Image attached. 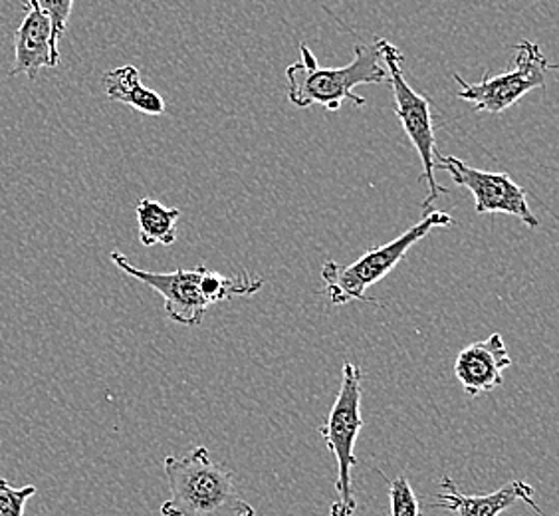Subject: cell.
<instances>
[{
  "label": "cell",
  "instance_id": "5bb4252c",
  "mask_svg": "<svg viewBox=\"0 0 559 516\" xmlns=\"http://www.w3.org/2000/svg\"><path fill=\"white\" fill-rule=\"evenodd\" d=\"M389 501L391 516H420L419 501L405 474L389 481Z\"/></svg>",
  "mask_w": 559,
  "mask_h": 516
},
{
  "label": "cell",
  "instance_id": "5b68a950",
  "mask_svg": "<svg viewBox=\"0 0 559 516\" xmlns=\"http://www.w3.org/2000/svg\"><path fill=\"white\" fill-rule=\"evenodd\" d=\"M361 384H364V372L352 362H345L337 398L328 420L320 427V435L328 445V449L334 453L335 462H337V477H335L337 501H334V505L330 508V516H354L357 511L352 473H354V467H357L355 442L366 423L361 418V394H364Z\"/></svg>",
  "mask_w": 559,
  "mask_h": 516
},
{
  "label": "cell",
  "instance_id": "7a4b0ae2",
  "mask_svg": "<svg viewBox=\"0 0 559 516\" xmlns=\"http://www.w3.org/2000/svg\"><path fill=\"white\" fill-rule=\"evenodd\" d=\"M171 496L162 505L163 516H257L235 484L233 471L213 461L206 447L163 461Z\"/></svg>",
  "mask_w": 559,
  "mask_h": 516
},
{
  "label": "cell",
  "instance_id": "3957f363",
  "mask_svg": "<svg viewBox=\"0 0 559 516\" xmlns=\"http://www.w3.org/2000/svg\"><path fill=\"white\" fill-rule=\"evenodd\" d=\"M354 60L342 68H322L310 46L300 44V60L286 68L288 99L296 108L322 106L328 112H340L345 99L364 108L367 99L355 94V87L385 84L388 70L379 64L376 44L355 46Z\"/></svg>",
  "mask_w": 559,
  "mask_h": 516
},
{
  "label": "cell",
  "instance_id": "4fadbf2b",
  "mask_svg": "<svg viewBox=\"0 0 559 516\" xmlns=\"http://www.w3.org/2000/svg\"><path fill=\"white\" fill-rule=\"evenodd\" d=\"M138 226H140V241L143 247L163 245L171 247L177 241V223L181 219V211L165 207L157 199L143 197L138 207Z\"/></svg>",
  "mask_w": 559,
  "mask_h": 516
},
{
  "label": "cell",
  "instance_id": "ba28073f",
  "mask_svg": "<svg viewBox=\"0 0 559 516\" xmlns=\"http://www.w3.org/2000/svg\"><path fill=\"white\" fill-rule=\"evenodd\" d=\"M435 169L449 173L454 184L468 189L478 215H510L530 228H538L539 219L527 204V195L508 173L483 172L473 165L437 151Z\"/></svg>",
  "mask_w": 559,
  "mask_h": 516
},
{
  "label": "cell",
  "instance_id": "8fae6325",
  "mask_svg": "<svg viewBox=\"0 0 559 516\" xmlns=\"http://www.w3.org/2000/svg\"><path fill=\"white\" fill-rule=\"evenodd\" d=\"M60 50L52 43L50 21L34 7L24 2V19L14 33V64L11 75L36 78L43 68H58Z\"/></svg>",
  "mask_w": 559,
  "mask_h": 516
},
{
  "label": "cell",
  "instance_id": "277c9868",
  "mask_svg": "<svg viewBox=\"0 0 559 516\" xmlns=\"http://www.w3.org/2000/svg\"><path fill=\"white\" fill-rule=\"evenodd\" d=\"M451 215L442 211H430L417 225L407 228L401 237L393 238L388 245L371 248L352 265L342 267L334 260H328L322 267L323 289L335 306H345L349 302H376L366 292L393 272L399 262L407 257L411 248L441 226H452Z\"/></svg>",
  "mask_w": 559,
  "mask_h": 516
},
{
  "label": "cell",
  "instance_id": "7c38bea8",
  "mask_svg": "<svg viewBox=\"0 0 559 516\" xmlns=\"http://www.w3.org/2000/svg\"><path fill=\"white\" fill-rule=\"evenodd\" d=\"M102 86L111 102L126 104L145 116H163L167 109L165 99L141 82L140 70L135 66L109 70L102 80Z\"/></svg>",
  "mask_w": 559,
  "mask_h": 516
},
{
  "label": "cell",
  "instance_id": "52a82bcc",
  "mask_svg": "<svg viewBox=\"0 0 559 516\" xmlns=\"http://www.w3.org/2000/svg\"><path fill=\"white\" fill-rule=\"evenodd\" d=\"M551 68L556 66L549 64L538 44L522 40L514 46V66H510L504 74H485L478 84L464 82L459 74H452V78L459 84L456 96L473 104L474 112L502 114L516 106L530 92L546 86V74Z\"/></svg>",
  "mask_w": 559,
  "mask_h": 516
},
{
  "label": "cell",
  "instance_id": "9c48e42d",
  "mask_svg": "<svg viewBox=\"0 0 559 516\" xmlns=\"http://www.w3.org/2000/svg\"><path fill=\"white\" fill-rule=\"evenodd\" d=\"M512 366V357L500 333L488 336L483 342L466 345L454 362V376L461 382L464 394L476 398L495 391L504 384V370Z\"/></svg>",
  "mask_w": 559,
  "mask_h": 516
},
{
  "label": "cell",
  "instance_id": "6da1fadb",
  "mask_svg": "<svg viewBox=\"0 0 559 516\" xmlns=\"http://www.w3.org/2000/svg\"><path fill=\"white\" fill-rule=\"evenodd\" d=\"M109 258L119 270L130 274L131 279L140 280L145 286L162 294L167 318L181 326H201L211 306L237 296H252L264 286L262 277L250 274L247 270L235 277H225L221 272L206 269L205 265H199L193 270L151 272L133 267L130 258L118 250H114Z\"/></svg>",
  "mask_w": 559,
  "mask_h": 516
},
{
  "label": "cell",
  "instance_id": "8992f818",
  "mask_svg": "<svg viewBox=\"0 0 559 516\" xmlns=\"http://www.w3.org/2000/svg\"><path fill=\"white\" fill-rule=\"evenodd\" d=\"M379 58L385 60V70H388V82L393 90L395 97V114H397L401 126L405 129L407 138L415 151L419 153L420 163H423V179L427 181L429 194L423 201V209L429 211L432 204L439 201V197L449 194V189H444L437 184L435 177V155H437V143H435V124H432V112H430L429 97L419 94L415 87L411 86L407 78L403 74V62L405 56L401 55L397 46L379 38L376 43Z\"/></svg>",
  "mask_w": 559,
  "mask_h": 516
},
{
  "label": "cell",
  "instance_id": "30bf717a",
  "mask_svg": "<svg viewBox=\"0 0 559 516\" xmlns=\"http://www.w3.org/2000/svg\"><path fill=\"white\" fill-rule=\"evenodd\" d=\"M534 496H536L534 486L524 483V481H510V483H506L504 486H500L498 491L488 493V495H466L463 491H459V486L449 474H444L441 479L439 503L435 505V508L452 511L459 516H500L510 506L524 503L536 515L548 516L539 508Z\"/></svg>",
  "mask_w": 559,
  "mask_h": 516
},
{
  "label": "cell",
  "instance_id": "2e32d148",
  "mask_svg": "<svg viewBox=\"0 0 559 516\" xmlns=\"http://www.w3.org/2000/svg\"><path fill=\"white\" fill-rule=\"evenodd\" d=\"M36 495V486L28 484L16 489L0 479V516H24V506Z\"/></svg>",
  "mask_w": 559,
  "mask_h": 516
},
{
  "label": "cell",
  "instance_id": "9a60e30c",
  "mask_svg": "<svg viewBox=\"0 0 559 516\" xmlns=\"http://www.w3.org/2000/svg\"><path fill=\"white\" fill-rule=\"evenodd\" d=\"M34 7H38V11L50 21L52 26V43L56 48L62 40L66 31H68V21L74 9V0H31ZM60 50V48H58Z\"/></svg>",
  "mask_w": 559,
  "mask_h": 516
}]
</instances>
